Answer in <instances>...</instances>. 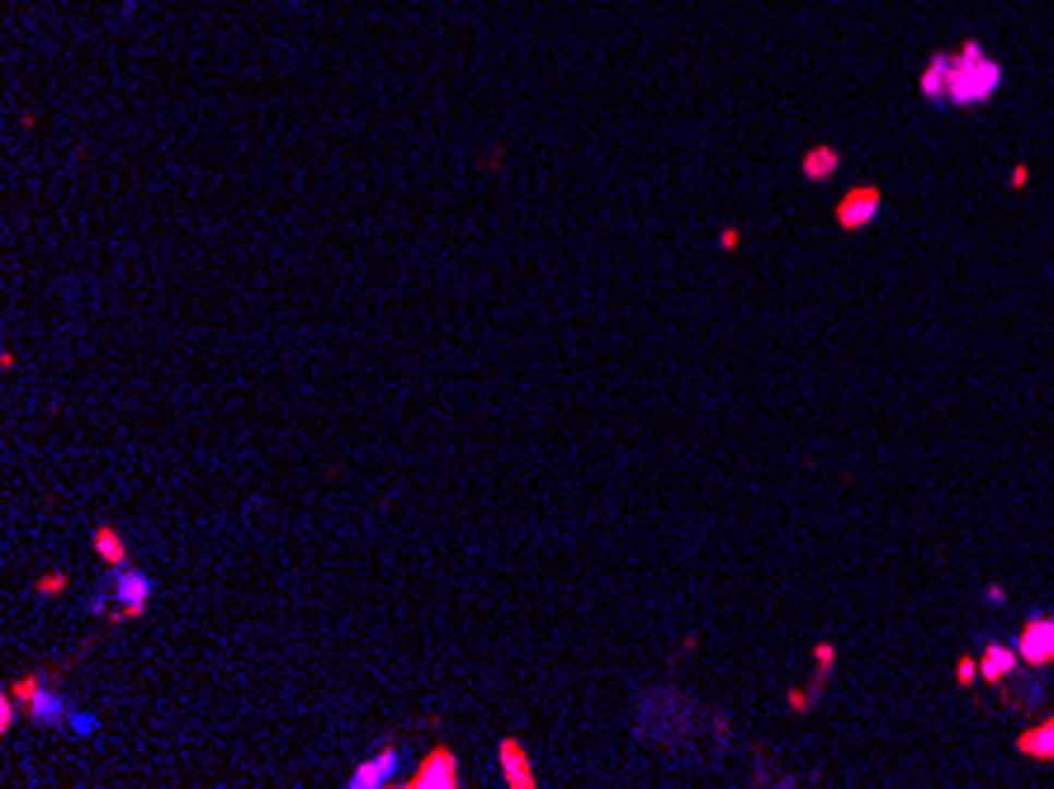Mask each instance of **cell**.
<instances>
[{"label":"cell","instance_id":"6da1fadb","mask_svg":"<svg viewBox=\"0 0 1054 789\" xmlns=\"http://www.w3.org/2000/svg\"><path fill=\"white\" fill-rule=\"evenodd\" d=\"M998 81H1003V67L989 62V57L979 52V43H965L960 62H950L946 95L956 99V105H979V99H989L993 91H998Z\"/></svg>","mask_w":1054,"mask_h":789},{"label":"cell","instance_id":"7a4b0ae2","mask_svg":"<svg viewBox=\"0 0 1054 789\" xmlns=\"http://www.w3.org/2000/svg\"><path fill=\"white\" fill-rule=\"evenodd\" d=\"M152 577H147V572H142V567H113V582H109V591H113V600H119V606H113L109 614H105V620L109 624H123V620H142V610H147V600H152Z\"/></svg>","mask_w":1054,"mask_h":789},{"label":"cell","instance_id":"3957f363","mask_svg":"<svg viewBox=\"0 0 1054 789\" xmlns=\"http://www.w3.org/2000/svg\"><path fill=\"white\" fill-rule=\"evenodd\" d=\"M407 789H459V756H454V748H431L421 756V766L411 770V780H403Z\"/></svg>","mask_w":1054,"mask_h":789},{"label":"cell","instance_id":"277c9868","mask_svg":"<svg viewBox=\"0 0 1054 789\" xmlns=\"http://www.w3.org/2000/svg\"><path fill=\"white\" fill-rule=\"evenodd\" d=\"M397 776H403V752L397 748H383L379 756H369V762H360L350 770V789H383V785H397Z\"/></svg>","mask_w":1054,"mask_h":789},{"label":"cell","instance_id":"5b68a950","mask_svg":"<svg viewBox=\"0 0 1054 789\" xmlns=\"http://www.w3.org/2000/svg\"><path fill=\"white\" fill-rule=\"evenodd\" d=\"M496 766H502V780L511 789H535V766H530V752H525L520 738H502V748H496Z\"/></svg>","mask_w":1054,"mask_h":789},{"label":"cell","instance_id":"8992f818","mask_svg":"<svg viewBox=\"0 0 1054 789\" xmlns=\"http://www.w3.org/2000/svg\"><path fill=\"white\" fill-rule=\"evenodd\" d=\"M875 208H879V190L875 184H861V190H851L842 204H837V223H842L847 232H857V227H865L875 218Z\"/></svg>","mask_w":1054,"mask_h":789},{"label":"cell","instance_id":"52a82bcc","mask_svg":"<svg viewBox=\"0 0 1054 789\" xmlns=\"http://www.w3.org/2000/svg\"><path fill=\"white\" fill-rule=\"evenodd\" d=\"M1021 657H1027L1031 667H1045V662H1054V620H1035L1021 629Z\"/></svg>","mask_w":1054,"mask_h":789},{"label":"cell","instance_id":"ba28073f","mask_svg":"<svg viewBox=\"0 0 1054 789\" xmlns=\"http://www.w3.org/2000/svg\"><path fill=\"white\" fill-rule=\"evenodd\" d=\"M24 714H28V724H38V728H57V724L71 719L67 700L57 695V691H48V685H38V695L24 705Z\"/></svg>","mask_w":1054,"mask_h":789},{"label":"cell","instance_id":"9c48e42d","mask_svg":"<svg viewBox=\"0 0 1054 789\" xmlns=\"http://www.w3.org/2000/svg\"><path fill=\"white\" fill-rule=\"evenodd\" d=\"M91 543H95V553H99V563H105L109 572L113 567H123L128 563V543H123V535L113 525H99L95 535H91Z\"/></svg>","mask_w":1054,"mask_h":789},{"label":"cell","instance_id":"30bf717a","mask_svg":"<svg viewBox=\"0 0 1054 789\" xmlns=\"http://www.w3.org/2000/svg\"><path fill=\"white\" fill-rule=\"evenodd\" d=\"M1017 748L1027 756H1041V762H1045V756H1054V719H1045L1041 728H1031V733H1021Z\"/></svg>","mask_w":1054,"mask_h":789},{"label":"cell","instance_id":"8fae6325","mask_svg":"<svg viewBox=\"0 0 1054 789\" xmlns=\"http://www.w3.org/2000/svg\"><path fill=\"white\" fill-rule=\"evenodd\" d=\"M979 667H984V681H1003L1007 671L1017 667V657H1013V648H1003V643H993V648L984 653V662H979Z\"/></svg>","mask_w":1054,"mask_h":789},{"label":"cell","instance_id":"7c38bea8","mask_svg":"<svg viewBox=\"0 0 1054 789\" xmlns=\"http://www.w3.org/2000/svg\"><path fill=\"white\" fill-rule=\"evenodd\" d=\"M837 162H842V156H837L833 147H814V152L804 156V176L809 180H828L833 170H837Z\"/></svg>","mask_w":1054,"mask_h":789},{"label":"cell","instance_id":"4fadbf2b","mask_svg":"<svg viewBox=\"0 0 1054 789\" xmlns=\"http://www.w3.org/2000/svg\"><path fill=\"white\" fill-rule=\"evenodd\" d=\"M946 81H950V57H932L927 76H922V95H942Z\"/></svg>","mask_w":1054,"mask_h":789},{"label":"cell","instance_id":"5bb4252c","mask_svg":"<svg viewBox=\"0 0 1054 789\" xmlns=\"http://www.w3.org/2000/svg\"><path fill=\"white\" fill-rule=\"evenodd\" d=\"M38 685H43V677H34V671H28V677H14L10 681V695L20 700V705H28V700L38 695Z\"/></svg>","mask_w":1054,"mask_h":789},{"label":"cell","instance_id":"9a60e30c","mask_svg":"<svg viewBox=\"0 0 1054 789\" xmlns=\"http://www.w3.org/2000/svg\"><path fill=\"white\" fill-rule=\"evenodd\" d=\"M20 709H24V705L10 695V685H5V695H0V728H5V733L14 728V719H20Z\"/></svg>","mask_w":1054,"mask_h":789},{"label":"cell","instance_id":"2e32d148","mask_svg":"<svg viewBox=\"0 0 1054 789\" xmlns=\"http://www.w3.org/2000/svg\"><path fill=\"white\" fill-rule=\"evenodd\" d=\"M34 591H38V596H57V591H67V572H48V577H38V582H34Z\"/></svg>","mask_w":1054,"mask_h":789}]
</instances>
